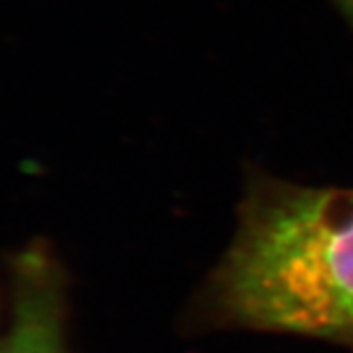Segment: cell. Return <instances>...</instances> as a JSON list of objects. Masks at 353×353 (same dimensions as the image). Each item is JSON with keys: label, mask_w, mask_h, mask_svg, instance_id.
Masks as SVG:
<instances>
[{"label": "cell", "mask_w": 353, "mask_h": 353, "mask_svg": "<svg viewBox=\"0 0 353 353\" xmlns=\"http://www.w3.org/2000/svg\"><path fill=\"white\" fill-rule=\"evenodd\" d=\"M208 296L236 326L353 338V189L257 185Z\"/></svg>", "instance_id": "obj_1"}, {"label": "cell", "mask_w": 353, "mask_h": 353, "mask_svg": "<svg viewBox=\"0 0 353 353\" xmlns=\"http://www.w3.org/2000/svg\"><path fill=\"white\" fill-rule=\"evenodd\" d=\"M61 279L43 252H24L14 271L12 312L0 353H69Z\"/></svg>", "instance_id": "obj_2"}, {"label": "cell", "mask_w": 353, "mask_h": 353, "mask_svg": "<svg viewBox=\"0 0 353 353\" xmlns=\"http://www.w3.org/2000/svg\"><path fill=\"white\" fill-rule=\"evenodd\" d=\"M341 4H343V6H345V8L350 10V14L353 16V0H341Z\"/></svg>", "instance_id": "obj_3"}]
</instances>
